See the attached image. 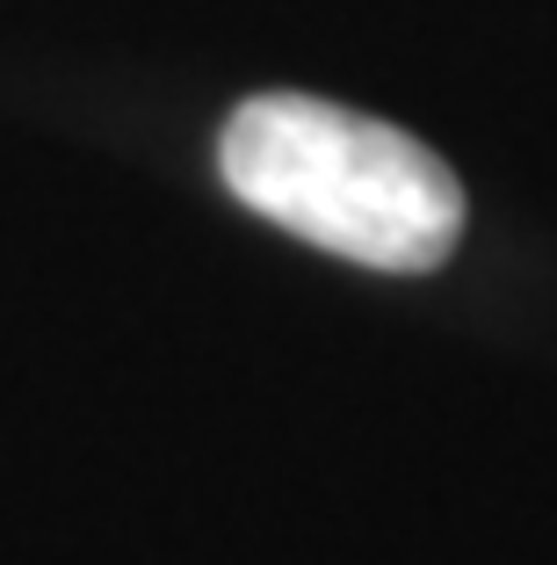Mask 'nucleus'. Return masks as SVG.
Wrapping results in <instances>:
<instances>
[{"mask_svg": "<svg viewBox=\"0 0 557 565\" xmlns=\"http://www.w3.org/2000/svg\"><path fill=\"white\" fill-rule=\"evenodd\" d=\"M217 174L254 217L384 276L442 268L463 189L406 131L312 95H254L217 138Z\"/></svg>", "mask_w": 557, "mask_h": 565, "instance_id": "f257e3e1", "label": "nucleus"}]
</instances>
